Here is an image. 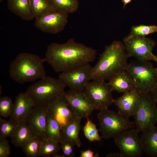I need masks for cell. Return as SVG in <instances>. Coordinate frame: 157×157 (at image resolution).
<instances>
[{
	"label": "cell",
	"mask_w": 157,
	"mask_h": 157,
	"mask_svg": "<svg viewBox=\"0 0 157 157\" xmlns=\"http://www.w3.org/2000/svg\"><path fill=\"white\" fill-rule=\"evenodd\" d=\"M97 54L93 48L70 38L64 43L50 44L44 59L55 72L60 73L93 62Z\"/></svg>",
	"instance_id": "obj_1"
},
{
	"label": "cell",
	"mask_w": 157,
	"mask_h": 157,
	"mask_svg": "<svg viewBox=\"0 0 157 157\" xmlns=\"http://www.w3.org/2000/svg\"><path fill=\"white\" fill-rule=\"evenodd\" d=\"M128 58L123 43L114 41L106 46L97 62L92 67L91 80H108L117 73L126 70Z\"/></svg>",
	"instance_id": "obj_2"
},
{
	"label": "cell",
	"mask_w": 157,
	"mask_h": 157,
	"mask_svg": "<svg viewBox=\"0 0 157 157\" xmlns=\"http://www.w3.org/2000/svg\"><path fill=\"white\" fill-rule=\"evenodd\" d=\"M44 58L33 53H22L11 63L9 74L10 77L20 84L32 82L46 76Z\"/></svg>",
	"instance_id": "obj_3"
},
{
	"label": "cell",
	"mask_w": 157,
	"mask_h": 157,
	"mask_svg": "<svg viewBox=\"0 0 157 157\" xmlns=\"http://www.w3.org/2000/svg\"><path fill=\"white\" fill-rule=\"evenodd\" d=\"M66 87L58 78L46 76L30 86L26 92L35 106H47L63 95Z\"/></svg>",
	"instance_id": "obj_4"
},
{
	"label": "cell",
	"mask_w": 157,
	"mask_h": 157,
	"mask_svg": "<svg viewBox=\"0 0 157 157\" xmlns=\"http://www.w3.org/2000/svg\"><path fill=\"white\" fill-rule=\"evenodd\" d=\"M126 71L133 80L135 88L142 94L150 93L157 84V71L149 61L131 62Z\"/></svg>",
	"instance_id": "obj_5"
},
{
	"label": "cell",
	"mask_w": 157,
	"mask_h": 157,
	"mask_svg": "<svg viewBox=\"0 0 157 157\" xmlns=\"http://www.w3.org/2000/svg\"><path fill=\"white\" fill-rule=\"evenodd\" d=\"M97 117L101 136L106 139L113 138L124 131L135 127L134 122L129 118L108 108L99 111Z\"/></svg>",
	"instance_id": "obj_6"
},
{
	"label": "cell",
	"mask_w": 157,
	"mask_h": 157,
	"mask_svg": "<svg viewBox=\"0 0 157 157\" xmlns=\"http://www.w3.org/2000/svg\"><path fill=\"white\" fill-rule=\"evenodd\" d=\"M156 103L150 93L142 94L133 116L135 128L139 132L157 123Z\"/></svg>",
	"instance_id": "obj_7"
},
{
	"label": "cell",
	"mask_w": 157,
	"mask_h": 157,
	"mask_svg": "<svg viewBox=\"0 0 157 157\" xmlns=\"http://www.w3.org/2000/svg\"><path fill=\"white\" fill-rule=\"evenodd\" d=\"M90 81L84 91L95 110L100 111L107 108L113 103V92L105 80L94 79Z\"/></svg>",
	"instance_id": "obj_8"
},
{
	"label": "cell",
	"mask_w": 157,
	"mask_h": 157,
	"mask_svg": "<svg viewBox=\"0 0 157 157\" xmlns=\"http://www.w3.org/2000/svg\"><path fill=\"white\" fill-rule=\"evenodd\" d=\"M123 42L129 58L133 57L139 61L153 60L155 55L152 50L156 42L152 39L145 37H126Z\"/></svg>",
	"instance_id": "obj_9"
},
{
	"label": "cell",
	"mask_w": 157,
	"mask_h": 157,
	"mask_svg": "<svg viewBox=\"0 0 157 157\" xmlns=\"http://www.w3.org/2000/svg\"><path fill=\"white\" fill-rule=\"evenodd\" d=\"M139 133L134 127L124 131L113 138L115 145L123 157H140L142 155Z\"/></svg>",
	"instance_id": "obj_10"
},
{
	"label": "cell",
	"mask_w": 157,
	"mask_h": 157,
	"mask_svg": "<svg viewBox=\"0 0 157 157\" xmlns=\"http://www.w3.org/2000/svg\"><path fill=\"white\" fill-rule=\"evenodd\" d=\"M92 67L90 63L60 73L58 78L70 90L83 91L91 81Z\"/></svg>",
	"instance_id": "obj_11"
},
{
	"label": "cell",
	"mask_w": 157,
	"mask_h": 157,
	"mask_svg": "<svg viewBox=\"0 0 157 157\" xmlns=\"http://www.w3.org/2000/svg\"><path fill=\"white\" fill-rule=\"evenodd\" d=\"M68 14L56 10L35 18L34 25L42 32L56 34L62 31L66 26Z\"/></svg>",
	"instance_id": "obj_12"
},
{
	"label": "cell",
	"mask_w": 157,
	"mask_h": 157,
	"mask_svg": "<svg viewBox=\"0 0 157 157\" xmlns=\"http://www.w3.org/2000/svg\"><path fill=\"white\" fill-rule=\"evenodd\" d=\"M63 96L75 117L81 119L90 115L95 109L84 91L71 90Z\"/></svg>",
	"instance_id": "obj_13"
},
{
	"label": "cell",
	"mask_w": 157,
	"mask_h": 157,
	"mask_svg": "<svg viewBox=\"0 0 157 157\" xmlns=\"http://www.w3.org/2000/svg\"><path fill=\"white\" fill-rule=\"evenodd\" d=\"M141 94L135 88L123 93L120 97L114 99L113 103L117 108V112L128 118L133 117L139 103Z\"/></svg>",
	"instance_id": "obj_14"
},
{
	"label": "cell",
	"mask_w": 157,
	"mask_h": 157,
	"mask_svg": "<svg viewBox=\"0 0 157 157\" xmlns=\"http://www.w3.org/2000/svg\"><path fill=\"white\" fill-rule=\"evenodd\" d=\"M46 106L47 112L57 121L62 128L76 118L68 106L63 95L58 97Z\"/></svg>",
	"instance_id": "obj_15"
},
{
	"label": "cell",
	"mask_w": 157,
	"mask_h": 157,
	"mask_svg": "<svg viewBox=\"0 0 157 157\" xmlns=\"http://www.w3.org/2000/svg\"><path fill=\"white\" fill-rule=\"evenodd\" d=\"M35 106L26 92H20L15 97L9 119L17 124L26 119Z\"/></svg>",
	"instance_id": "obj_16"
},
{
	"label": "cell",
	"mask_w": 157,
	"mask_h": 157,
	"mask_svg": "<svg viewBox=\"0 0 157 157\" xmlns=\"http://www.w3.org/2000/svg\"><path fill=\"white\" fill-rule=\"evenodd\" d=\"M47 114L46 106H35L25 119L28 126L43 139L46 138Z\"/></svg>",
	"instance_id": "obj_17"
},
{
	"label": "cell",
	"mask_w": 157,
	"mask_h": 157,
	"mask_svg": "<svg viewBox=\"0 0 157 157\" xmlns=\"http://www.w3.org/2000/svg\"><path fill=\"white\" fill-rule=\"evenodd\" d=\"M140 136L143 153L150 157H157V127H151L142 131Z\"/></svg>",
	"instance_id": "obj_18"
},
{
	"label": "cell",
	"mask_w": 157,
	"mask_h": 157,
	"mask_svg": "<svg viewBox=\"0 0 157 157\" xmlns=\"http://www.w3.org/2000/svg\"><path fill=\"white\" fill-rule=\"evenodd\" d=\"M112 91L123 93L135 88L131 78L125 71L116 74L108 82Z\"/></svg>",
	"instance_id": "obj_19"
},
{
	"label": "cell",
	"mask_w": 157,
	"mask_h": 157,
	"mask_svg": "<svg viewBox=\"0 0 157 157\" xmlns=\"http://www.w3.org/2000/svg\"><path fill=\"white\" fill-rule=\"evenodd\" d=\"M81 119L75 118L62 128L61 140L69 141L78 147H81V143L79 133Z\"/></svg>",
	"instance_id": "obj_20"
},
{
	"label": "cell",
	"mask_w": 157,
	"mask_h": 157,
	"mask_svg": "<svg viewBox=\"0 0 157 157\" xmlns=\"http://www.w3.org/2000/svg\"><path fill=\"white\" fill-rule=\"evenodd\" d=\"M38 136H39L28 126L25 120L17 124L10 138L11 142L15 147H22L29 140Z\"/></svg>",
	"instance_id": "obj_21"
},
{
	"label": "cell",
	"mask_w": 157,
	"mask_h": 157,
	"mask_svg": "<svg viewBox=\"0 0 157 157\" xmlns=\"http://www.w3.org/2000/svg\"><path fill=\"white\" fill-rule=\"evenodd\" d=\"M8 6L12 12L23 20L29 21L34 18L30 0H8Z\"/></svg>",
	"instance_id": "obj_22"
},
{
	"label": "cell",
	"mask_w": 157,
	"mask_h": 157,
	"mask_svg": "<svg viewBox=\"0 0 157 157\" xmlns=\"http://www.w3.org/2000/svg\"><path fill=\"white\" fill-rule=\"evenodd\" d=\"M45 129L46 138L59 142L61 140L62 127L57 121L47 112Z\"/></svg>",
	"instance_id": "obj_23"
},
{
	"label": "cell",
	"mask_w": 157,
	"mask_h": 157,
	"mask_svg": "<svg viewBox=\"0 0 157 157\" xmlns=\"http://www.w3.org/2000/svg\"><path fill=\"white\" fill-rule=\"evenodd\" d=\"M30 2L31 11L35 19L56 10L50 0H30Z\"/></svg>",
	"instance_id": "obj_24"
},
{
	"label": "cell",
	"mask_w": 157,
	"mask_h": 157,
	"mask_svg": "<svg viewBox=\"0 0 157 157\" xmlns=\"http://www.w3.org/2000/svg\"><path fill=\"white\" fill-rule=\"evenodd\" d=\"M42 138L38 136L33 137L26 142L22 147L23 152L28 157H38L40 156Z\"/></svg>",
	"instance_id": "obj_25"
},
{
	"label": "cell",
	"mask_w": 157,
	"mask_h": 157,
	"mask_svg": "<svg viewBox=\"0 0 157 157\" xmlns=\"http://www.w3.org/2000/svg\"><path fill=\"white\" fill-rule=\"evenodd\" d=\"M54 9L68 14L76 12L79 7L78 0H50Z\"/></svg>",
	"instance_id": "obj_26"
},
{
	"label": "cell",
	"mask_w": 157,
	"mask_h": 157,
	"mask_svg": "<svg viewBox=\"0 0 157 157\" xmlns=\"http://www.w3.org/2000/svg\"><path fill=\"white\" fill-rule=\"evenodd\" d=\"M61 149L60 143L49 139H42L40 156L49 157L58 153Z\"/></svg>",
	"instance_id": "obj_27"
},
{
	"label": "cell",
	"mask_w": 157,
	"mask_h": 157,
	"mask_svg": "<svg viewBox=\"0 0 157 157\" xmlns=\"http://www.w3.org/2000/svg\"><path fill=\"white\" fill-rule=\"evenodd\" d=\"M87 121L83 127V131L85 138L90 141L93 142L101 140L102 138L98 133L96 125L88 117L86 118Z\"/></svg>",
	"instance_id": "obj_28"
},
{
	"label": "cell",
	"mask_w": 157,
	"mask_h": 157,
	"mask_svg": "<svg viewBox=\"0 0 157 157\" xmlns=\"http://www.w3.org/2000/svg\"><path fill=\"white\" fill-rule=\"evenodd\" d=\"M156 32H157V25H146L141 24L132 26L130 33L126 37H145L146 36L150 34Z\"/></svg>",
	"instance_id": "obj_29"
},
{
	"label": "cell",
	"mask_w": 157,
	"mask_h": 157,
	"mask_svg": "<svg viewBox=\"0 0 157 157\" xmlns=\"http://www.w3.org/2000/svg\"><path fill=\"white\" fill-rule=\"evenodd\" d=\"M17 124L10 119H5L0 117V137L11 138L14 133Z\"/></svg>",
	"instance_id": "obj_30"
},
{
	"label": "cell",
	"mask_w": 157,
	"mask_h": 157,
	"mask_svg": "<svg viewBox=\"0 0 157 157\" xmlns=\"http://www.w3.org/2000/svg\"><path fill=\"white\" fill-rule=\"evenodd\" d=\"M13 103L11 99L8 96L0 98V115L5 118L10 117L12 112Z\"/></svg>",
	"instance_id": "obj_31"
},
{
	"label": "cell",
	"mask_w": 157,
	"mask_h": 157,
	"mask_svg": "<svg viewBox=\"0 0 157 157\" xmlns=\"http://www.w3.org/2000/svg\"><path fill=\"white\" fill-rule=\"evenodd\" d=\"M60 144L64 157H73L75 156L74 149L75 145L72 143L67 141L61 140Z\"/></svg>",
	"instance_id": "obj_32"
},
{
	"label": "cell",
	"mask_w": 157,
	"mask_h": 157,
	"mask_svg": "<svg viewBox=\"0 0 157 157\" xmlns=\"http://www.w3.org/2000/svg\"><path fill=\"white\" fill-rule=\"evenodd\" d=\"M11 153L8 141L6 138L0 137V157H8Z\"/></svg>",
	"instance_id": "obj_33"
},
{
	"label": "cell",
	"mask_w": 157,
	"mask_h": 157,
	"mask_svg": "<svg viewBox=\"0 0 157 157\" xmlns=\"http://www.w3.org/2000/svg\"><path fill=\"white\" fill-rule=\"evenodd\" d=\"M80 157H98V153H95L92 151L90 149H87L84 151H81Z\"/></svg>",
	"instance_id": "obj_34"
},
{
	"label": "cell",
	"mask_w": 157,
	"mask_h": 157,
	"mask_svg": "<svg viewBox=\"0 0 157 157\" xmlns=\"http://www.w3.org/2000/svg\"><path fill=\"white\" fill-rule=\"evenodd\" d=\"M150 93L157 104V84Z\"/></svg>",
	"instance_id": "obj_35"
},
{
	"label": "cell",
	"mask_w": 157,
	"mask_h": 157,
	"mask_svg": "<svg viewBox=\"0 0 157 157\" xmlns=\"http://www.w3.org/2000/svg\"><path fill=\"white\" fill-rule=\"evenodd\" d=\"M106 157H123V155L119 152H115L107 154Z\"/></svg>",
	"instance_id": "obj_36"
},
{
	"label": "cell",
	"mask_w": 157,
	"mask_h": 157,
	"mask_svg": "<svg viewBox=\"0 0 157 157\" xmlns=\"http://www.w3.org/2000/svg\"><path fill=\"white\" fill-rule=\"evenodd\" d=\"M131 1L132 0H122V1L123 4V8H124L126 6L130 3Z\"/></svg>",
	"instance_id": "obj_37"
},
{
	"label": "cell",
	"mask_w": 157,
	"mask_h": 157,
	"mask_svg": "<svg viewBox=\"0 0 157 157\" xmlns=\"http://www.w3.org/2000/svg\"><path fill=\"white\" fill-rule=\"evenodd\" d=\"M53 157H64V156L63 155H61L58 153H56L54 154L53 156Z\"/></svg>",
	"instance_id": "obj_38"
},
{
	"label": "cell",
	"mask_w": 157,
	"mask_h": 157,
	"mask_svg": "<svg viewBox=\"0 0 157 157\" xmlns=\"http://www.w3.org/2000/svg\"><path fill=\"white\" fill-rule=\"evenodd\" d=\"M153 60H154L155 61L157 64V56H155V55L154 56ZM156 68L157 71V66L156 67Z\"/></svg>",
	"instance_id": "obj_39"
},
{
	"label": "cell",
	"mask_w": 157,
	"mask_h": 157,
	"mask_svg": "<svg viewBox=\"0 0 157 157\" xmlns=\"http://www.w3.org/2000/svg\"><path fill=\"white\" fill-rule=\"evenodd\" d=\"M2 1H3V0H0V1L1 2Z\"/></svg>",
	"instance_id": "obj_40"
}]
</instances>
